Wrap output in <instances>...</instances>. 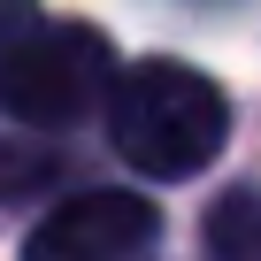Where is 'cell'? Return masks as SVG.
Here are the masks:
<instances>
[{"label": "cell", "mask_w": 261, "mask_h": 261, "mask_svg": "<svg viewBox=\"0 0 261 261\" xmlns=\"http://www.w3.org/2000/svg\"><path fill=\"white\" fill-rule=\"evenodd\" d=\"M230 139V100L207 69L146 54L108 92V146L139 177H200Z\"/></svg>", "instance_id": "obj_1"}, {"label": "cell", "mask_w": 261, "mask_h": 261, "mask_svg": "<svg viewBox=\"0 0 261 261\" xmlns=\"http://www.w3.org/2000/svg\"><path fill=\"white\" fill-rule=\"evenodd\" d=\"M207 238H215L223 261H261V192H230V200L215 207Z\"/></svg>", "instance_id": "obj_4"}, {"label": "cell", "mask_w": 261, "mask_h": 261, "mask_svg": "<svg viewBox=\"0 0 261 261\" xmlns=\"http://www.w3.org/2000/svg\"><path fill=\"white\" fill-rule=\"evenodd\" d=\"M115 92V46L100 23H39L16 46H0V115L69 130L85 115H108Z\"/></svg>", "instance_id": "obj_2"}, {"label": "cell", "mask_w": 261, "mask_h": 261, "mask_svg": "<svg viewBox=\"0 0 261 261\" xmlns=\"http://www.w3.org/2000/svg\"><path fill=\"white\" fill-rule=\"evenodd\" d=\"M23 31H39V0H0V46H16Z\"/></svg>", "instance_id": "obj_5"}, {"label": "cell", "mask_w": 261, "mask_h": 261, "mask_svg": "<svg viewBox=\"0 0 261 261\" xmlns=\"http://www.w3.org/2000/svg\"><path fill=\"white\" fill-rule=\"evenodd\" d=\"M162 238V215L146 192L130 185H92L77 200H62L31 238H23V261H146Z\"/></svg>", "instance_id": "obj_3"}]
</instances>
